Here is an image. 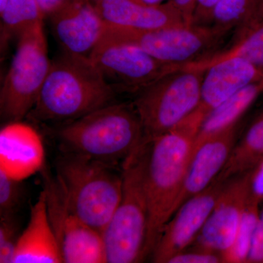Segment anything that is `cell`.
<instances>
[{"instance_id":"obj_1","label":"cell","mask_w":263,"mask_h":263,"mask_svg":"<svg viewBox=\"0 0 263 263\" xmlns=\"http://www.w3.org/2000/svg\"><path fill=\"white\" fill-rule=\"evenodd\" d=\"M205 117L197 108L177 126L152 142L146 171V259L152 256L164 227L176 212L194 144Z\"/></svg>"},{"instance_id":"obj_2","label":"cell","mask_w":263,"mask_h":263,"mask_svg":"<svg viewBox=\"0 0 263 263\" xmlns=\"http://www.w3.org/2000/svg\"><path fill=\"white\" fill-rule=\"evenodd\" d=\"M115 91L91 59L62 51L27 117L65 124L113 103Z\"/></svg>"},{"instance_id":"obj_3","label":"cell","mask_w":263,"mask_h":263,"mask_svg":"<svg viewBox=\"0 0 263 263\" xmlns=\"http://www.w3.org/2000/svg\"><path fill=\"white\" fill-rule=\"evenodd\" d=\"M56 172L69 210L103 233L120 201L122 165L61 152L56 160Z\"/></svg>"},{"instance_id":"obj_4","label":"cell","mask_w":263,"mask_h":263,"mask_svg":"<svg viewBox=\"0 0 263 263\" xmlns=\"http://www.w3.org/2000/svg\"><path fill=\"white\" fill-rule=\"evenodd\" d=\"M60 152L122 165L144 141L133 103H111L65 123L57 132Z\"/></svg>"},{"instance_id":"obj_5","label":"cell","mask_w":263,"mask_h":263,"mask_svg":"<svg viewBox=\"0 0 263 263\" xmlns=\"http://www.w3.org/2000/svg\"><path fill=\"white\" fill-rule=\"evenodd\" d=\"M152 142H142L123 162L120 201L103 233L108 263L146 259L148 206L146 171Z\"/></svg>"},{"instance_id":"obj_6","label":"cell","mask_w":263,"mask_h":263,"mask_svg":"<svg viewBox=\"0 0 263 263\" xmlns=\"http://www.w3.org/2000/svg\"><path fill=\"white\" fill-rule=\"evenodd\" d=\"M205 72L179 69L137 92L133 105L141 120L145 141H155L196 110Z\"/></svg>"},{"instance_id":"obj_7","label":"cell","mask_w":263,"mask_h":263,"mask_svg":"<svg viewBox=\"0 0 263 263\" xmlns=\"http://www.w3.org/2000/svg\"><path fill=\"white\" fill-rule=\"evenodd\" d=\"M44 22L19 36L16 51L0 91V113L9 122H21L34 108L51 67Z\"/></svg>"},{"instance_id":"obj_8","label":"cell","mask_w":263,"mask_h":263,"mask_svg":"<svg viewBox=\"0 0 263 263\" xmlns=\"http://www.w3.org/2000/svg\"><path fill=\"white\" fill-rule=\"evenodd\" d=\"M228 32L208 25L150 31L114 28L107 26L104 37L141 48L166 63L181 65L216 52Z\"/></svg>"},{"instance_id":"obj_9","label":"cell","mask_w":263,"mask_h":263,"mask_svg":"<svg viewBox=\"0 0 263 263\" xmlns=\"http://www.w3.org/2000/svg\"><path fill=\"white\" fill-rule=\"evenodd\" d=\"M90 59L115 91L138 92L166 74L178 70V65L160 61L136 46L104 37Z\"/></svg>"},{"instance_id":"obj_10","label":"cell","mask_w":263,"mask_h":263,"mask_svg":"<svg viewBox=\"0 0 263 263\" xmlns=\"http://www.w3.org/2000/svg\"><path fill=\"white\" fill-rule=\"evenodd\" d=\"M48 214L62 262H107L103 233L81 220L69 210L58 183L46 189Z\"/></svg>"},{"instance_id":"obj_11","label":"cell","mask_w":263,"mask_h":263,"mask_svg":"<svg viewBox=\"0 0 263 263\" xmlns=\"http://www.w3.org/2000/svg\"><path fill=\"white\" fill-rule=\"evenodd\" d=\"M255 168L228 180L197 236V247L226 257L234 245L240 219L253 187Z\"/></svg>"},{"instance_id":"obj_12","label":"cell","mask_w":263,"mask_h":263,"mask_svg":"<svg viewBox=\"0 0 263 263\" xmlns=\"http://www.w3.org/2000/svg\"><path fill=\"white\" fill-rule=\"evenodd\" d=\"M226 182L215 179L203 191L183 202L164 227L151 256L154 262L168 263L196 240Z\"/></svg>"},{"instance_id":"obj_13","label":"cell","mask_w":263,"mask_h":263,"mask_svg":"<svg viewBox=\"0 0 263 263\" xmlns=\"http://www.w3.org/2000/svg\"><path fill=\"white\" fill-rule=\"evenodd\" d=\"M48 18L62 51L88 58L107 27L91 0H67Z\"/></svg>"},{"instance_id":"obj_14","label":"cell","mask_w":263,"mask_h":263,"mask_svg":"<svg viewBox=\"0 0 263 263\" xmlns=\"http://www.w3.org/2000/svg\"><path fill=\"white\" fill-rule=\"evenodd\" d=\"M240 120L195 142L184 182L176 202V212L186 200L206 189L221 172L238 141Z\"/></svg>"},{"instance_id":"obj_15","label":"cell","mask_w":263,"mask_h":263,"mask_svg":"<svg viewBox=\"0 0 263 263\" xmlns=\"http://www.w3.org/2000/svg\"><path fill=\"white\" fill-rule=\"evenodd\" d=\"M95 7L109 27L150 31L186 27L172 1L158 5L141 4L136 0H103Z\"/></svg>"},{"instance_id":"obj_16","label":"cell","mask_w":263,"mask_h":263,"mask_svg":"<svg viewBox=\"0 0 263 263\" xmlns=\"http://www.w3.org/2000/svg\"><path fill=\"white\" fill-rule=\"evenodd\" d=\"M44 159L42 139L30 125L9 122L0 131V170L10 177L23 181L39 171Z\"/></svg>"},{"instance_id":"obj_17","label":"cell","mask_w":263,"mask_h":263,"mask_svg":"<svg viewBox=\"0 0 263 263\" xmlns=\"http://www.w3.org/2000/svg\"><path fill=\"white\" fill-rule=\"evenodd\" d=\"M262 78L263 70L243 59L219 62L205 70L197 108L206 117L232 95Z\"/></svg>"},{"instance_id":"obj_18","label":"cell","mask_w":263,"mask_h":263,"mask_svg":"<svg viewBox=\"0 0 263 263\" xmlns=\"http://www.w3.org/2000/svg\"><path fill=\"white\" fill-rule=\"evenodd\" d=\"M61 252L48 214L46 190L31 209L28 224L19 236L13 263H60Z\"/></svg>"},{"instance_id":"obj_19","label":"cell","mask_w":263,"mask_h":263,"mask_svg":"<svg viewBox=\"0 0 263 263\" xmlns=\"http://www.w3.org/2000/svg\"><path fill=\"white\" fill-rule=\"evenodd\" d=\"M233 43L197 61L183 64L179 69L205 71L219 62L240 58L263 70V4L255 13L236 28Z\"/></svg>"},{"instance_id":"obj_20","label":"cell","mask_w":263,"mask_h":263,"mask_svg":"<svg viewBox=\"0 0 263 263\" xmlns=\"http://www.w3.org/2000/svg\"><path fill=\"white\" fill-rule=\"evenodd\" d=\"M263 162V112L237 141L228 162L216 179L227 181L255 168Z\"/></svg>"},{"instance_id":"obj_21","label":"cell","mask_w":263,"mask_h":263,"mask_svg":"<svg viewBox=\"0 0 263 263\" xmlns=\"http://www.w3.org/2000/svg\"><path fill=\"white\" fill-rule=\"evenodd\" d=\"M262 93L263 78L232 95L204 119L195 142L201 141L221 128L239 120L246 110Z\"/></svg>"},{"instance_id":"obj_22","label":"cell","mask_w":263,"mask_h":263,"mask_svg":"<svg viewBox=\"0 0 263 263\" xmlns=\"http://www.w3.org/2000/svg\"><path fill=\"white\" fill-rule=\"evenodd\" d=\"M0 15L2 46L46 18L37 0H8Z\"/></svg>"},{"instance_id":"obj_23","label":"cell","mask_w":263,"mask_h":263,"mask_svg":"<svg viewBox=\"0 0 263 263\" xmlns=\"http://www.w3.org/2000/svg\"><path fill=\"white\" fill-rule=\"evenodd\" d=\"M260 199L252 187L240 219L234 245L226 257L227 262H247L252 239L259 218Z\"/></svg>"},{"instance_id":"obj_24","label":"cell","mask_w":263,"mask_h":263,"mask_svg":"<svg viewBox=\"0 0 263 263\" xmlns=\"http://www.w3.org/2000/svg\"><path fill=\"white\" fill-rule=\"evenodd\" d=\"M263 0H221L212 15V26L230 32L260 8Z\"/></svg>"},{"instance_id":"obj_25","label":"cell","mask_w":263,"mask_h":263,"mask_svg":"<svg viewBox=\"0 0 263 263\" xmlns=\"http://www.w3.org/2000/svg\"><path fill=\"white\" fill-rule=\"evenodd\" d=\"M24 197L22 181L10 177L0 170V217L16 215Z\"/></svg>"},{"instance_id":"obj_26","label":"cell","mask_w":263,"mask_h":263,"mask_svg":"<svg viewBox=\"0 0 263 263\" xmlns=\"http://www.w3.org/2000/svg\"><path fill=\"white\" fill-rule=\"evenodd\" d=\"M18 230L16 215L0 217V263H13Z\"/></svg>"},{"instance_id":"obj_27","label":"cell","mask_w":263,"mask_h":263,"mask_svg":"<svg viewBox=\"0 0 263 263\" xmlns=\"http://www.w3.org/2000/svg\"><path fill=\"white\" fill-rule=\"evenodd\" d=\"M226 262L222 254L198 248L197 250L186 252V250L178 254L170 259L168 263H219Z\"/></svg>"},{"instance_id":"obj_28","label":"cell","mask_w":263,"mask_h":263,"mask_svg":"<svg viewBox=\"0 0 263 263\" xmlns=\"http://www.w3.org/2000/svg\"><path fill=\"white\" fill-rule=\"evenodd\" d=\"M247 262L263 263V200L257 228L254 233Z\"/></svg>"},{"instance_id":"obj_29","label":"cell","mask_w":263,"mask_h":263,"mask_svg":"<svg viewBox=\"0 0 263 263\" xmlns=\"http://www.w3.org/2000/svg\"><path fill=\"white\" fill-rule=\"evenodd\" d=\"M221 0H196L193 25H205L211 23L213 13Z\"/></svg>"},{"instance_id":"obj_30","label":"cell","mask_w":263,"mask_h":263,"mask_svg":"<svg viewBox=\"0 0 263 263\" xmlns=\"http://www.w3.org/2000/svg\"><path fill=\"white\" fill-rule=\"evenodd\" d=\"M182 15L186 27L193 25L194 13H195L196 0H171Z\"/></svg>"},{"instance_id":"obj_31","label":"cell","mask_w":263,"mask_h":263,"mask_svg":"<svg viewBox=\"0 0 263 263\" xmlns=\"http://www.w3.org/2000/svg\"><path fill=\"white\" fill-rule=\"evenodd\" d=\"M67 0H37L45 17H50Z\"/></svg>"},{"instance_id":"obj_32","label":"cell","mask_w":263,"mask_h":263,"mask_svg":"<svg viewBox=\"0 0 263 263\" xmlns=\"http://www.w3.org/2000/svg\"><path fill=\"white\" fill-rule=\"evenodd\" d=\"M253 191L263 200V162L255 167L253 180Z\"/></svg>"},{"instance_id":"obj_33","label":"cell","mask_w":263,"mask_h":263,"mask_svg":"<svg viewBox=\"0 0 263 263\" xmlns=\"http://www.w3.org/2000/svg\"><path fill=\"white\" fill-rule=\"evenodd\" d=\"M141 4L146 5H158L163 3L165 0H136Z\"/></svg>"},{"instance_id":"obj_34","label":"cell","mask_w":263,"mask_h":263,"mask_svg":"<svg viewBox=\"0 0 263 263\" xmlns=\"http://www.w3.org/2000/svg\"><path fill=\"white\" fill-rule=\"evenodd\" d=\"M7 2H8V0H0V12L3 11L4 9Z\"/></svg>"},{"instance_id":"obj_35","label":"cell","mask_w":263,"mask_h":263,"mask_svg":"<svg viewBox=\"0 0 263 263\" xmlns=\"http://www.w3.org/2000/svg\"><path fill=\"white\" fill-rule=\"evenodd\" d=\"M91 1L95 4V3H98L99 2L103 1V0H91Z\"/></svg>"}]
</instances>
